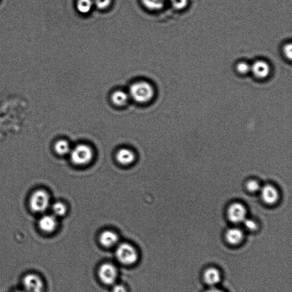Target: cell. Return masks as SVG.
Returning <instances> with one entry per match:
<instances>
[{"label":"cell","instance_id":"20","mask_svg":"<svg viewBox=\"0 0 292 292\" xmlns=\"http://www.w3.org/2000/svg\"><path fill=\"white\" fill-rule=\"evenodd\" d=\"M52 212L54 216L55 217H62L66 213V206L62 203V202L58 201L54 203L52 206Z\"/></svg>","mask_w":292,"mask_h":292},{"label":"cell","instance_id":"5","mask_svg":"<svg viewBox=\"0 0 292 292\" xmlns=\"http://www.w3.org/2000/svg\"><path fill=\"white\" fill-rule=\"evenodd\" d=\"M272 67L270 63L264 59L255 60L251 64V74L260 81L266 80L272 74Z\"/></svg>","mask_w":292,"mask_h":292},{"label":"cell","instance_id":"17","mask_svg":"<svg viewBox=\"0 0 292 292\" xmlns=\"http://www.w3.org/2000/svg\"><path fill=\"white\" fill-rule=\"evenodd\" d=\"M235 70L238 75L246 76L251 73V64L244 60L238 61L235 64Z\"/></svg>","mask_w":292,"mask_h":292},{"label":"cell","instance_id":"13","mask_svg":"<svg viewBox=\"0 0 292 292\" xmlns=\"http://www.w3.org/2000/svg\"><path fill=\"white\" fill-rule=\"evenodd\" d=\"M225 239L230 245L233 246L239 245L244 240V233L239 228H231L226 232Z\"/></svg>","mask_w":292,"mask_h":292},{"label":"cell","instance_id":"15","mask_svg":"<svg viewBox=\"0 0 292 292\" xmlns=\"http://www.w3.org/2000/svg\"><path fill=\"white\" fill-rule=\"evenodd\" d=\"M116 159L119 164L127 165L134 162L136 159V155L132 150L121 149L116 154Z\"/></svg>","mask_w":292,"mask_h":292},{"label":"cell","instance_id":"19","mask_svg":"<svg viewBox=\"0 0 292 292\" xmlns=\"http://www.w3.org/2000/svg\"><path fill=\"white\" fill-rule=\"evenodd\" d=\"M166 0H142L143 5L148 10L157 11L162 8Z\"/></svg>","mask_w":292,"mask_h":292},{"label":"cell","instance_id":"6","mask_svg":"<svg viewBox=\"0 0 292 292\" xmlns=\"http://www.w3.org/2000/svg\"><path fill=\"white\" fill-rule=\"evenodd\" d=\"M98 275L103 284L113 286L117 280L118 269L113 264L103 263L98 269Z\"/></svg>","mask_w":292,"mask_h":292},{"label":"cell","instance_id":"27","mask_svg":"<svg viewBox=\"0 0 292 292\" xmlns=\"http://www.w3.org/2000/svg\"><path fill=\"white\" fill-rule=\"evenodd\" d=\"M16 292H27V291H25V290H19V291H17Z\"/></svg>","mask_w":292,"mask_h":292},{"label":"cell","instance_id":"9","mask_svg":"<svg viewBox=\"0 0 292 292\" xmlns=\"http://www.w3.org/2000/svg\"><path fill=\"white\" fill-rule=\"evenodd\" d=\"M222 277L221 272L215 267L205 269L203 274L204 282L209 287L218 286L222 280Z\"/></svg>","mask_w":292,"mask_h":292},{"label":"cell","instance_id":"1","mask_svg":"<svg viewBox=\"0 0 292 292\" xmlns=\"http://www.w3.org/2000/svg\"><path fill=\"white\" fill-rule=\"evenodd\" d=\"M128 93L134 101L139 104H146L154 98L155 89L149 82L138 80L130 85Z\"/></svg>","mask_w":292,"mask_h":292},{"label":"cell","instance_id":"8","mask_svg":"<svg viewBox=\"0 0 292 292\" xmlns=\"http://www.w3.org/2000/svg\"><path fill=\"white\" fill-rule=\"evenodd\" d=\"M229 221L235 224H239L246 218V210L243 204L240 203L231 204L227 210Z\"/></svg>","mask_w":292,"mask_h":292},{"label":"cell","instance_id":"18","mask_svg":"<svg viewBox=\"0 0 292 292\" xmlns=\"http://www.w3.org/2000/svg\"><path fill=\"white\" fill-rule=\"evenodd\" d=\"M55 150L58 155H65L70 153L71 148L68 142L61 139L55 143Z\"/></svg>","mask_w":292,"mask_h":292},{"label":"cell","instance_id":"10","mask_svg":"<svg viewBox=\"0 0 292 292\" xmlns=\"http://www.w3.org/2000/svg\"><path fill=\"white\" fill-rule=\"evenodd\" d=\"M261 197L265 203L275 204L279 199V192L277 188L271 185H266L261 188Z\"/></svg>","mask_w":292,"mask_h":292},{"label":"cell","instance_id":"3","mask_svg":"<svg viewBox=\"0 0 292 292\" xmlns=\"http://www.w3.org/2000/svg\"><path fill=\"white\" fill-rule=\"evenodd\" d=\"M50 204V196L46 191L37 190L30 196L29 206L34 213L41 214L46 212Z\"/></svg>","mask_w":292,"mask_h":292},{"label":"cell","instance_id":"22","mask_svg":"<svg viewBox=\"0 0 292 292\" xmlns=\"http://www.w3.org/2000/svg\"><path fill=\"white\" fill-rule=\"evenodd\" d=\"M281 52L285 60L291 61L292 58V46L291 43H287L283 46Z\"/></svg>","mask_w":292,"mask_h":292},{"label":"cell","instance_id":"2","mask_svg":"<svg viewBox=\"0 0 292 292\" xmlns=\"http://www.w3.org/2000/svg\"><path fill=\"white\" fill-rule=\"evenodd\" d=\"M115 257L120 263L130 266L137 262L139 255L133 245L128 242H122L116 246Z\"/></svg>","mask_w":292,"mask_h":292},{"label":"cell","instance_id":"24","mask_svg":"<svg viewBox=\"0 0 292 292\" xmlns=\"http://www.w3.org/2000/svg\"><path fill=\"white\" fill-rule=\"evenodd\" d=\"M247 230L251 232H254L258 230V224L254 220L246 218L242 222Z\"/></svg>","mask_w":292,"mask_h":292},{"label":"cell","instance_id":"7","mask_svg":"<svg viewBox=\"0 0 292 292\" xmlns=\"http://www.w3.org/2000/svg\"><path fill=\"white\" fill-rule=\"evenodd\" d=\"M22 285L27 292H44V290L42 278L34 273L26 275L22 280Z\"/></svg>","mask_w":292,"mask_h":292},{"label":"cell","instance_id":"4","mask_svg":"<svg viewBox=\"0 0 292 292\" xmlns=\"http://www.w3.org/2000/svg\"><path fill=\"white\" fill-rule=\"evenodd\" d=\"M71 162L75 165H86L92 161L93 152L91 147L84 144L75 146L70 152Z\"/></svg>","mask_w":292,"mask_h":292},{"label":"cell","instance_id":"21","mask_svg":"<svg viewBox=\"0 0 292 292\" xmlns=\"http://www.w3.org/2000/svg\"><path fill=\"white\" fill-rule=\"evenodd\" d=\"M94 6L98 10L104 11L109 8L112 4V0H93Z\"/></svg>","mask_w":292,"mask_h":292},{"label":"cell","instance_id":"14","mask_svg":"<svg viewBox=\"0 0 292 292\" xmlns=\"http://www.w3.org/2000/svg\"><path fill=\"white\" fill-rule=\"evenodd\" d=\"M130 100L128 92L122 90H116L111 93L110 100L113 104L118 107H123L127 105Z\"/></svg>","mask_w":292,"mask_h":292},{"label":"cell","instance_id":"23","mask_svg":"<svg viewBox=\"0 0 292 292\" xmlns=\"http://www.w3.org/2000/svg\"><path fill=\"white\" fill-rule=\"evenodd\" d=\"M246 187L247 190L252 193H255L261 189L259 183L256 180H250L246 183Z\"/></svg>","mask_w":292,"mask_h":292},{"label":"cell","instance_id":"25","mask_svg":"<svg viewBox=\"0 0 292 292\" xmlns=\"http://www.w3.org/2000/svg\"><path fill=\"white\" fill-rule=\"evenodd\" d=\"M112 292H128L127 287L123 284H116L112 287Z\"/></svg>","mask_w":292,"mask_h":292},{"label":"cell","instance_id":"12","mask_svg":"<svg viewBox=\"0 0 292 292\" xmlns=\"http://www.w3.org/2000/svg\"><path fill=\"white\" fill-rule=\"evenodd\" d=\"M99 240L105 248H113L119 244V236L113 231L106 230L101 233Z\"/></svg>","mask_w":292,"mask_h":292},{"label":"cell","instance_id":"16","mask_svg":"<svg viewBox=\"0 0 292 292\" xmlns=\"http://www.w3.org/2000/svg\"><path fill=\"white\" fill-rule=\"evenodd\" d=\"M94 7L93 0H77L76 8L80 14H89Z\"/></svg>","mask_w":292,"mask_h":292},{"label":"cell","instance_id":"26","mask_svg":"<svg viewBox=\"0 0 292 292\" xmlns=\"http://www.w3.org/2000/svg\"><path fill=\"white\" fill-rule=\"evenodd\" d=\"M204 292H226L218 286L209 287Z\"/></svg>","mask_w":292,"mask_h":292},{"label":"cell","instance_id":"11","mask_svg":"<svg viewBox=\"0 0 292 292\" xmlns=\"http://www.w3.org/2000/svg\"><path fill=\"white\" fill-rule=\"evenodd\" d=\"M38 227L44 233H51L55 232L57 227L56 217L54 215H47L40 218Z\"/></svg>","mask_w":292,"mask_h":292}]
</instances>
